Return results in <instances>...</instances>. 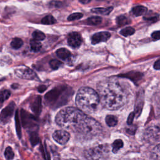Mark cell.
<instances>
[{
	"mask_svg": "<svg viewBox=\"0 0 160 160\" xmlns=\"http://www.w3.org/2000/svg\"><path fill=\"white\" fill-rule=\"evenodd\" d=\"M154 68L155 69H157V70L160 69V59H159V60L156 61L154 62Z\"/></svg>",
	"mask_w": 160,
	"mask_h": 160,
	"instance_id": "f35d334b",
	"label": "cell"
},
{
	"mask_svg": "<svg viewBox=\"0 0 160 160\" xmlns=\"http://www.w3.org/2000/svg\"><path fill=\"white\" fill-rule=\"evenodd\" d=\"M151 37L154 39H160V31H156L151 34Z\"/></svg>",
	"mask_w": 160,
	"mask_h": 160,
	"instance_id": "e575fe53",
	"label": "cell"
},
{
	"mask_svg": "<svg viewBox=\"0 0 160 160\" xmlns=\"http://www.w3.org/2000/svg\"><path fill=\"white\" fill-rule=\"evenodd\" d=\"M112 10V7H109L108 8H93L91 9V12L98 14H103V15H108L109 14Z\"/></svg>",
	"mask_w": 160,
	"mask_h": 160,
	"instance_id": "ac0fdd59",
	"label": "cell"
},
{
	"mask_svg": "<svg viewBox=\"0 0 160 160\" xmlns=\"http://www.w3.org/2000/svg\"><path fill=\"white\" fill-rule=\"evenodd\" d=\"M102 130L101 124L94 119L87 116L77 132L87 138L98 135Z\"/></svg>",
	"mask_w": 160,
	"mask_h": 160,
	"instance_id": "277c9868",
	"label": "cell"
},
{
	"mask_svg": "<svg viewBox=\"0 0 160 160\" xmlns=\"http://www.w3.org/2000/svg\"><path fill=\"white\" fill-rule=\"evenodd\" d=\"M56 160H57V159H56Z\"/></svg>",
	"mask_w": 160,
	"mask_h": 160,
	"instance_id": "b9f144b4",
	"label": "cell"
},
{
	"mask_svg": "<svg viewBox=\"0 0 160 160\" xmlns=\"http://www.w3.org/2000/svg\"><path fill=\"white\" fill-rule=\"evenodd\" d=\"M123 146V142L121 139H116L114 141L112 144V152L114 153H116Z\"/></svg>",
	"mask_w": 160,
	"mask_h": 160,
	"instance_id": "cb8c5ba5",
	"label": "cell"
},
{
	"mask_svg": "<svg viewBox=\"0 0 160 160\" xmlns=\"http://www.w3.org/2000/svg\"><path fill=\"white\" fill-rule=\"evenodd\" d=\"M52 138L55 141L60 144H65L70 138V134L64 130H57L53 134Z\"/></svg>",
	"mask_w": 160,
	"mask_h": 160,
	"instance_id": "8fae6325",
	"label": "cell"
},
{
	"mask_svg": "<svg viewBox=\"0 0 160 160\" xmlns=\"http://www.w3.org/2000/svg\"><path fill=\"white\" fill-rule=\"evenodd\" d=\"M18 86V84H14L12 85V88H17Z\"/></svg>",
	"mask_w": 160,
	"mask_h": 160,
	"instance_id": "60d3db41",
	"label": "cell"
},
{
	"mask_svg": "<svg viewBox=\"0 0 160 160\" xmlns=\"http://www.w3.org/2000/svg\"><path fill=\"white\" fill-rule=\"evenodd\" d=\"M144 19H146V21H151V22H156L158 20V16H151V17H146V18H144Z\"/></svg>",
	"mask_w": 160,
	"mask_h": 160,
	"instance_id": "d590c367",
	"label": "cell"
},
{
	"mask_svg": "<svg viewBox=\"0 0 160 160\" xmlns=\"http://www.w3.org/2000/svg\"><path fill=\"white\" fill-rule=\"evenodd\" d=\"M111 37V34L107 31H102L95 33L91 38V42L96 44L101 42L107 41Z\"/></svg>",
	"mask_w": 160,
	"mask_h": 160,
	"instance_id": "4fadbf2b",
	"label": "cell"
},
{
	"mask_svg": "<svg viewBox=\"0 0 160 160\" xmlns=\"http://www.w3.org/2000/svg\"><path fill=\"white\" fill-rule=\"evenodd\" d=\"M41 22L42 24H46V25L53 24L56 22V20L52 15H48L42 19Z\"/></svg>",
	"mask_w": 160,
	"mask_h": 160,
	"instance_id": "d4e9b609",
	"label": "cell"
},
{
	"mask_svg": "<svg viewBox=\"0 0 160 160\" xmlns=\"http://www.w3.org/2000/svg\"><path fill=\"white\" fill-rule=\"evenodd\" d=\"M102 22V18L99 16H92L86 19V23L88 25L96 26Z\"/></svg>",
	"mask_w": 160,
	"mask_h": 160,
	"instance_id": "d6986e66",
	"label": "cell"
},
{
	"mask_svg": "<svg viewBox=\"0 0 160 160\" xmlns=\"http://www.w3.org/2000/svg\"><path fill=\"white\" fill-rule=\"evenodd\" d=\"M90 1H91L90 0H86V1L82 0V1H79V2H80L81 3H82V4H88V3H89Z\"/></svg>",
	"mask_w": 160,
	"mask_h": 160,
	"instance_id": "ab89813d",
	"label": "cell"
},
{
	"mask_svg": "<svg viewBox=\"0 0 160 160\" xmlns=\"http://www.w3.org/2000/svg\"><path fill=\"white\" fill-rule=\"evenodd\" d=\"M131 22L130 20L124 15H120L116 18V23L119 26L127 25Z\"/></svg>",
	"mask_w": 160,
	"mask_h": 160,
	"instance_id": "ffe728a7",
	"label": "cell"
},
{
	"mask_svg": "<svg viewBox=\"0 0 160 160\" xmlns=\"http://www.w3.org/2000/svg\"><path fill=\"white\" fill-rule=\"evenodd\" d=\"M30 142L32 146H35L39 142V138L38 133L36 131H31L30 133Z\"/></svg>",
	"mask_w": 160,
	"mask_h": 160,
	"instance_id": "603a6c76",
	"label": "cell"
},
{
	"mask_svg": "<svg viewBox=\"0 0 160 160\" xmlns=\"http://www.w3.org/2000/svg\"><path fill=\"white\" fill-rule=\"evenodd\" d=\"M134 117V112H131L129 115V116L128 118V121H127V123L128 124V125H131V124L132 123V121H133Z\"/></svg>",
	"mask_w": 160,
	"mask_h": 160,
	"instance_id": "8d00e7d4",
	"label": "cell"
},
{
	"mask_svg": "<svg viewBox=\"0 0 160 160\" xmlns=\"http://www.w3.org/2000/svg\"><path fill=\"white\" fill-rule=\"evenodd\" d=\"M106 123L109 127L115 126L118 123V119L113 115H108L106 117Z\"/></svg>",
	"mask_w": 160,
	"mask_h": 160,
	"instance_id": "7402d4cb",
	"label": "cell"
},
{
	"mask_svg": "<svg viewBox=\"0 0 160 160\" xmlns=\"http://www.w3.org/2000/svg\"><path fill=\"white\" fill-rule=\"evenodd\" d=\"M47 89V86L44 85H41L38 88V90L39 92H43Z\"/></svg>",
	"mask_w": 160,
	"mask_h": 160,
	"instance_id": "74e56055",
	"label": "cell"
},
{
	"mask_svg": "<svg viewBox=\"0 0 160 160\" xmlns=\"http://www.w3.org/2000/svg\"><path fill=\"white\" fill-rule=\"evenodd\" d=\"M99 101L106 109L116 110L127 102L128 91L116 80H107L99 82L97 86Z\"/></svg>",
	"mask_w": 160,
	"mask_h": 160,
	"instance_id": "6da1fadb",
	"label": "cell"
},
{
	"mask_svg": "<svg viewBox=\"0 0 160 160\" xmlns=\"http://www.w3.org/2000/svg\"><path fill=\"white\" fill-rule=\"evenodd\" d=\"M68 43L73 48H79L82 43V38L80 34L77 32L69 33L68 36Z\"/></svg>",
	"mask_w": 160,
	"mask_h": 160,
	"instance_id": "7c38bea8",
	"label": "cell"
},
{
	"mask_svg": "<svg viewBox=\"0 0 160 160\" xmlns=\"http://www.w3.org/2000/svg\"><path fill=\"white\" fill-rule=\"evenodd\" d=\"M15 124H16V132L18 135V137L19 138H21V126H20V121L18 116V111L16 112V120H15Z\"/></svg>",
	"mask_w": 160,
	"mask_h": 160,
	"instance_id": "1f68e13d",
	"label": "cell"
},
{
	"mask_svg": "<svg viewBox=\"0 0 160 160\" xmlns=\"http://www.w3.org/2000/svg\"><path fill=\"white\" fill-rule=\"evenodd\" d=\"M99 103L96 91L89 87L81 88L76 97V104L79 109L84 113L94 112Z\"/></svg>",
	"mask_w": 160,
	"mask_h": 160,
	"instance_id": "3957f363",
	"label": "cell"
},
{
	"mask_svg": "<svg viewBox=\"0 0 160 160\" xmlns=\"http://www.w3.org/2000/svg\"><path fill=\"white\" fill-rule=\"evenodd\" d=\"M14 73L20 78L29 80L38 79V78L32 69L25 66H19L14 68Z\"/></svg>",
	"mask_w": 160,
	"mask_h": 160,
	"instance_id": "ba28073f",
	"label": "cell"
},
{
	"mask_svg": "<svg viewBox=\"0 0 160 160\" xmlns=\"http://www.w3.org/2000/svg\"><path fill=\"white\" fill-rule=\"evenodd\" d=\"M134 32H135V30L134 28H132V27H127L121 30L120 34L125 37H127V36L132 35L134 33Z\"/></svg>",
	"mask_w": 160,
	"mask_h": 160,
	"instance_id": "4316f807",
	"label": "cell"
},
{
	"mask_svg": "<svg viewBox=\"0 0 160 160\" xmlns=\"http://www.w3.org/2000/svg\"><path fill=\"white\" fill-rule=\"evenodd\" d=\"M56 55L57 56L60 58L62 60L64 61H67L69 60L71 56V52L68 50L66 48H60L58 49L56 52Z\"/></svg>",
	"mask_w": 160,
	"mask_h": 160,
	"instance_id": "9a60e30c",
	"label": "cell"
},
{
	"mask_svg": "<svg viewBox=\"0 0 160 160\" xmlns=\"http://www.w3.org/2000/svg\"><path fill=\"white\" fill-rule=\"evenodd\" d=\"M32 37H33L34 39L40 41L44 40L46 38V36L42 32L36 30L32 32Z\"/></svg>",
	"mask_w": 160,
	"mask_h": 160,
	"instance_id": "83f0119b",
	"label": "cell"
},
{
	"mask_svg": "<svg viewBox=\"0 0 160 160\" xmlns=\"http://www.w3.org/2000/svg\"><path fill=\"white\" fill-rule=\"evenodd\" d=\"M30 46L32 51H33L34 52H38L41 50L42 48V44L40 42V41H36L33 39L30 41Z\"/></svg>",
	"mask_w": 160,
	"mask_h": 160,
	"instance_id": "44dd1931",
	"label": "cell"
},
{
	"mask_svg": "<svg viewBox=\"0 0 160 160\" xmlns=\"http://www.w3.org/2000/svg\"><path fill=\"white\" fill-rule=\"evenodd\" d=\"M11 95V92L9 90L4 89L0 91V102H3L8 99Z\"/></svg>",
	"mask_w": 160,
	"mask_h": 160,
	"instance_id": "4dcf8cb0",
	"label": "cell"
},
{
	"mask_svg": "<svg viewBox=\"0 0 160 160\" xmlns=\"http://www.w3.org/2000/svg\"><path fill=\"white\" fill-rule=\"evenodd\" d=\"M83 16V14L81 12H75L73 14H70L68 17V21H74V20H78L81 19Z\"/></svg>",
	"mask_w": 160,
	"mask_h": 160,
	"instance_id": "836d02e7",
	"label": "cell"
},
{
	"mask_svg": "<svg viewBox=\"0 0 160 160\" xmlns=\"http://www.w3.org/2000/svg\"><path fill=\"white\" fill-rule=\"evenodd\" d=\"M15 107V104L11 102L9 104L8 106L4 108L0 113V121L5 124L9 121L14 113V109Z\"/></svg>",
	"mask_w": 160,
	"mask_h": 160,
	"instance_id": "30bf717a",
	"label": "cell"
},
{
	"mask_svg": "<svg viewBox=\"0 0 160 160\" xmlns=\"http://www.w3.org/2000/svg\"><path fill=\"white\" fill-rule=\"evenodd\" d=\"M65 91L66 89L64 86H59L53 88L46 94L44 97L46 102L49 106L55 105L58 101L59 97L61 96Z\"/></svg>",
	"mask_w": 160,
	"mask_h": 160,
	"instance_id": "8992f818",
	"label": "cell"
},
{
	"mask_svg": "<svg viewBox=\"0 0 160 160\" xmlns=\"http://www.w3.org/2000/svg\"><path fill=\"white\" fill-rule=\"evenodd\" d=\"M108 152V145L100 144L86 149L84 151V156L87 160H105Z\"/></svg>",
	"mask_w": 160,
	"mask_h": 160,
	"instance_id": "5b68a950",
	"label": "cell"
},
{
	"mask_svg": "<svg viewBox=\"0 0 160 160\" xmlns=\"http://www.w3.org/2000/svg\"><path fill=\"white\" fill-rule=\"evenodd\" d=\"M21 118L22 126L24 128L32 129L34 128L37 126L38 118L24 109L21 111Z\"/></svg>",
	"mask_w": 160,
	"mask_h": 160,
	"instance_id": "9c48e42d",
	"label": "cell"
},
{
	"mask_svg": "<svg viewBox=\"0 0 160 160\" xmlns=\"http://www.w3.org/2000/svg\"><path fill=\"white\" fill-rule=\"evenodd\" d=\"M87 115L80 109L74 107H67L57 114L55 121L59 126L78 131Z\"/></svg>",
	"mask_w": 160,
	"mask_h": 160,
	"instance_id": "7a4b0ae2",
	"label": "cell"
},
{
	"mask_svg": "<svg viewBox=\"0 0 160 160\" xmlns=\"http://www.w3.org/2000/svg\"><path fill=\"white\" fill-rule=\"evenodd\" d=\"M152 156L154 160H160V144L154 147L152 152Z\"/></svg>",
	"mask_w": 160,
	"mask_h": 160,
	"instance_id": "f1b7e54d",
	"label": "cell"
},
{
	"mask_svg": "<svg viewBox=\"0 0 160 160\" xmlns=\"http://www.w3.org/2000/svg\"><path fill=\"white\" fill-rule=\"evenodd\" d=\"M4 156L7 160H11L14 158V154L11 147L8 146L6 148L4 151Z\"/></svg>",
	"mask_w": 160,
	"mask_h": 160,
	"instance_id": "f546056e",
	"label": "cell"
},
{
	"mask_svg": "<svg viewBox=\"0 0 160 160\" xmlns=\"http://www.w3.org/2000/svg\"><path fill=\"white\" fill-rule=\"evenodd\" d=\"M144 139L149 142L160 141V126L152 125L149 126L144 134Z\"/></svg>",
	"mask_w": 160,
	"mask_h": 160,
	"instance_id": "52a82bcc",
	"label": "cell"
},
{
	"mask_svg": "<svg viewBox=\"0 0 160 160\" xmlns=\"http://www.w3.org/2000/svg\"><path fill=\"white\" fill-rule=\"evenodd\" d=\"M120 76L124 77V78H128L129 79H131L132 81L136 82V81H139L141 79V78L142 76V74L140 72H138L131 71V72H129L128 73L122 74Z\"/></svg>",
	"mask_w": 160,
	"mask_h": 160,
	"instance_id": "2e32d148",
	"label": "cell"
},
{
	"mask_svg": "<svg viewBox=\"0 0 160 160\" xmlns=\"http://www.w3.org/2000/svg\"><path fill=\"white\" fill-rule=\"evenodd\" d=\"M22 44H23V42L21 39L16 38L12 40V41L11 42V46L12 48H14L15 49H19L22 46Z\"/></svg>",
	"mask_w": 160,
	"mask_h": 160,
	"instance_id": "484cf974",
	"label": "cell"
},
{
	"mask_svg": "<svg viewBox=\"0 0 160 160\" xmlns=\"http://www.w3.org/2000/svg\"><path fill=\"white\" fill-rule=\"evenodd\" d=\"M148 9L143 6H136L132 8V12L136 16H140L146 13Z\"/></svg>",
	"mask_w": 160,
	"mask_h": 160,
	"instance_id": "e0dca14e",
	"label": "cell"
},
{
	"mask_svg": "<svg viewBox=\"0 0 160 160\" xmlns=\"http://www.w3.org/2000/svg\"><path fill=\"white\" fill-rule=\"evenodd\" d=\"M61 64H62V62L57 59H52L49 61V65L52 69H58Z\"/></svg>",
	"mask_w": 160,
	"mask_h": 160,
	"instance_id": "d6a6232c",
	"label": "cell"
},
{
	"mask_svg": "<svg viewBox=\"0 0 160 160\" xmlns=\"http://www.w3.org/2000/svg\"><path fill=\"white\" fill-rule=\"evenodd\" d=\"M31 109L32 111L36 114L39 115L41 112L42 104H41V98L40 96H37L31 104Z\"/></svg>",
	"mask_w": 160,
	"mask_h": 160,
	"instance_id": "5bb4252c",
	"label": "cell"
}]
</instances>
